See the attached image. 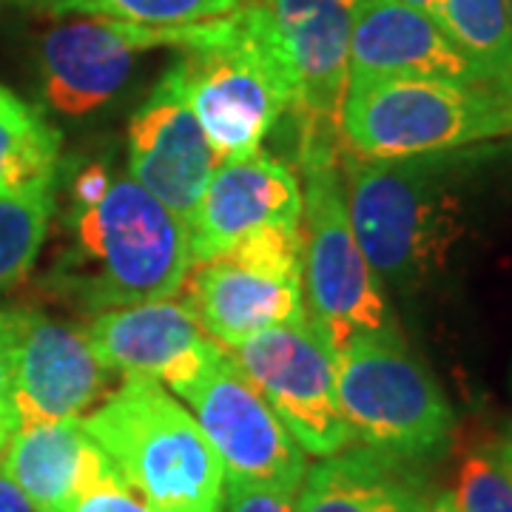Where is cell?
Here are the masks:
<instances>
[{
    "instance_id": "obj_17",
    "label": "cell",
    "mask_w": 512,
    "mask_h": 512,
    "mask_svg": "<svg viewBox=\"0 0 512 512\" xmlns=\"http://www.w3.org/2000/svg\"><path fill=\"white\" fill-rule=\"evenodd\" d=\"M185 305L225 350L262 330L308 319L302 276L265 274L228 256L197 262V271L188 276Z\"/></svg>"
},
{
    "instance_id": "obj_26",
    "label": "cell",
    "mask_w": 512,
    "mask_h": 512,
    "mask_svg": "<svg viewBox=\"0 0 512 512\" xmlns=\"http://www.w3.org/2000/svg\"><path fill=\"white\" fill-rule=\"evenodd\" d=\"M72 512H151V507L128 487L126 478H117L83 495Z\"/></svg>"
},
{
    "instance_id": "obj_5",
    "label": "cell",
    "mask_w": 512,
    "mask_h": 512,
    "mask_svg": "<svg viewBox=\"0 0 512 512\" xmlns=\"http://www.w3.org/2000/svg\"><path fill=\"white\" fill-rule=\"evenodd\" d=\"M336 396L350 439L384 456L424 464L456 433L444 390L396 325L353 333L336 350Z\"/></svg>"
},
{
    "instance_id": "obj_3",
    "label": "cell",
    "mask_w": 512,
    "mask_h": 512,
    "mask_svg": "<svg viewBox=\"0 0 512 512\" xmlns=\"http://www.w3.org/2000/svg\"><path fill=\"white\" fill-rule=\"evenodd\" d=\"M339 171L353 237L379 279L416 288L444 268L464 220L441 154L367 160L342 148Z\"/></svg>"
},
{
    "instance_id": "obj_11",
    "label": "cell",
    "mask_w": 512,
    "mask_h": 512,
    "mask_svg": "<svg viewBox=\"0 0 512 512\" xmlns=\"http://www.w3.org/2000/svg\"><path fill=\"white\" fill-rule=\"evenodd\" d=\"M188 26L80 18L46 32L40 43L43 94L63 114H89L126 86L134 57L148 49H180Z\"/></svg>"
},
{
    "instance_id": "obj_32",
    "label": "cell",
    "mask_w": 512,
    "mask_h": 512,
    "mask_svg": "<svg viewBox=\"0 0 512 512\" xmlns=\"http://www.w3.org/2000/svg\"><path fill=\"white\" fill-rule=\"evenodd\" d=\"M407 6H413V9H419L424 15H430V18L439 23V15H441V6H444V0H402Z\"/></svg>"
},
{
    "instance_id": "obj_23",
    "label": "cell",
    "mask_w": 512,
    "mask_h": 512,
    "mask_svg": "<svg viewBox=\"0 0 512 512\" xmlns=\"http://www.w3.org/2000/svg\"><path fill=\"white\" fill-rule=\"evenodd\" d=\"M20 9L37 15H86L146 23V26H185L222 18L245 0H15Z\"/></svg>"
},
{
    "instance_id": "obj_28",
    "label": "cell",
    "mask_w": 512,
    "mask_h": 512,
    "mask_svg": "<svg viewBox=\"0 0 512 512\" xmlns=\"http://www.w3.org/2000/svg\"><path fill=\"white\" fill-rule=\"evenodd\" d=\"M0 512H35L29 498L15 487V481L0 470Z\"/></svg>"
},
{
    "instance_id": "obj_12",
    "label": "cell",
    "mask_w": 512,
    "mask_h": 512,
    "mask_svg": "<svg viewBox=\"0 0 512 512\" xmlns=\"http://www.w3.org/2000/svg\"><path fill=\"white\" fill-rule=\"evenodd\" d=\"M94 356L126 379H154L171 390L194 382L214 365L220 348L185 302L154 299L94 316L86 328Z\"/></svg>"
},
{
    "instance_id": "obj_10",
    "label": "cell",
    "mask_w": 512,
    "mask_h": 512,
    "mask_svg": "<svg viewBox=\"0 0 512 512\" xmlns=\"http://www.w3.org/2000/svg\"><path fill=\"white\" fill-rule=\"evenodd\" d=\"M174 393L191 404L205 439L220 456L225 478H242L296 495L308 470L305 450L293 441L254 384L242 376L228 350Z\"/></svg>"
},
{
    "instance_id": "obj_31",
    "label": "cell",
    "mask_w": 512,
    "mask_h": 512,
    "mask_svg": "<svg viewBox=\"0 0 512 512\" xmlns=\"http://www.w3.org/2000/svg\"><path fill=\"white\" fill-rule=\"evenodd\" d=\"M493 456L498 458V464L510 473L512 478V427L498 439V444H495V450H493Z\"/></svg>"
},
{
    "instance_id": "obj_2",
    "label": "cell",
    "mask_w": 512,
    "mask_h": 512,
    "mask_svg": "<svg viewBox=\"0 0 512 512\" xmlns=\"http://www.w3.org/2000/svg\"><path fill=\"white\" fill-rule=\"evenodd\" d=\"M168 77L217 160H245L291 111L293 77L265 0L188 26Z\"/></svg>"
},
{
    "instance_id": "obj_25",
    "label": "cell",
    "mask_w": 512,
    "mask_h": 512,
    "mask_svg": "<svg viewBox=\"0 0 512 512\" xmlns=\"http://www.w3.org/2000/svg\"><path fill=\"white\" fill-rule=\"evenodd\" d=\"M296 495L265 487V484H251L242 478H225V495L222 504L225 512H296Z\"/></svg>"
},
{
    "instance_id": "obj_18",
    "label": "cell",
    "mask_w": 512,
    "mask_h": 512,
    "mask_svg": "<svg viewBox=\"0 0 512 512\" xmlns=\"http://www.w3.org/2000/svg\"><path fill=\"white\" fill-rule=\"evenodd\" d=\"M373 77L478 83L473 66L439 23L402 0H362L359 6L350 37L348 83Z\"/></svg>"
},
{
    "instance_id": "obj_34",
    "label": "cell",
    "mask_w": 512,
    "mask_h": 512,
    "mask_svg": "<svg viewBox=\"0 0 512 512\" xmlns=\"http://www.w3.org/2000/svg\"><path fill=\"white\" fill-rule=\"evenodd\" d=\"M507 15H510V26H512V0H507Z\"/></svg>"
},
{
    "instance_id": "obj_29",
    "label": "cell",
    "mask_w": 512,
    "mask_h": 512,
    "mask_svg": "<svg viewBox=\"0 0 512 512\" xmlns=\"http://www.w3.org/2000/svg\"><path fill=\"white\" fill-rule=\"evenodd\" d=\"M495 109H498V123H501V137H510L512 134V80L507 86H498L493 89Z\"/></svg>"
},
{
    "instance_id": "obj_13",
    "label": "cell",
    "mask_w": 512,
    "mask_h": 512,
    "mask_svg": "<svg viewBox=\"0 0 512 512\" xmlns=\"http://www.w3.org/2000/svg\"><path fill=\"white\" fill-rule=\"evenodd\" d=\"M217 165L194 111L163 74L128 123V177L188 222Z\"/></svg>"
},
{
    "instance_id": "obj_22",
    "label": "cell",
    "mask_w": 512,
    "mask_h": 512,
    "mask_svg": "<svg viewBox=\"0 0 512 512\" xmlns=\"http://www.w3.org/2000/svg\"><path fill=\"white\" fill-rule=\"evenodd\" d=\"M55 214V183L0 191V293L20 285L40 256Z\"/></svg>"
},
{
    "instance_id": "obj_8",
    "label": "cell",
    "mask_w": 512,
    "mask_h": 512,
    "mask_svg": "<svg viewBox=\"0 0 512 512\" xmlns=\"http://www.w3.org/2000/svg\"><path fill=\"white\" fill-rule=\"evenodd\" d=\"M293 77L299 168L339 160V117L350 80V37L362 0H265Z\"/></svg>"
},
{
    "instance_id": "obj_20",
    "label": "cell",
    "mask_w": 512,
    "mask_h": 512,
    "mask_svg": "<svg viewBox=\"0 0 512 512\" xmlns=\"http://www.w3.org/2000/svg\"><path fill=\"white\" fill-rule=\"evenodd\" d=\"M60 148L57 128L0 83V191L55 183Z\"/></svg>"
},
{
    "instance_id": "obj_14",
    "label": "cell",
    "mask_w": 512,
    "mask_h": 512,
    "mask_svg": "<svg viewBox=\"0 0 512 512\" xmlns=\"http://www.w3.org/2000/svg\"><path fill=\"white\" fill-rule=\"evenodd\" d=\"M302 188L291 165L265 151L217 165L200 202L185 222L191 262L228 254L239 239L265 225L299 228Z\"/></svg>"
},
{
    "instance_id": "obj_4",
    "label": "cell",
    "mask_w": 512,
    "mask_h": 512,
    "mask_svg": "<svg viewBox=\"0 0 512 512\" xmlns=\"http://www.w3.org/2000/svg\"><path fill=\"white\" fill-rule=\"evenodd\" d=\"M83 427L151 512H222L220 456L160 382L126 379Z\"/></svg>"
},
{
    "instance_id": "obj_16",
    "label": "cell",
    "mask_w": 512,
    "mask_h": 512,
    "mask_svg": "<svg viewBox=\"0 0 512 512\" xmlns=\"http://www.w3.org/2000/svg\"><path fill=\"white\" fill-rule=\"evenodd\" d=\"M0 470L35 512H72L94 487L123 478L83 419L20 424L3 447Z\"/></svg>"
},
{
    "instance_id": "obj_21",
    "label": "cell",
    "mask_w": 512,
    "mask_h": 512,
    "mask_svg": "<svg viewBox=\"0 0 512 512\" xmlns=\"http://www.w3.org/2000/svg\"><path fill=\"white\" fill-rule=\"evenodd\" d=\"M444 35L473 66L481 86L512 80V26L507 0H444L439 15Z\"/></svg>"
},
{
    "instance_id": "obj_30",
    "label": "cell",
    "mask_w": 512,
    "mask_h": 512,
    "mask_svg": "<svg viewBox=\"0 0 512 512\" xmlns=\"http://www.w3.org/2000/svg\"><path fill=\"white\" fill-rule=\"evenodd\" d=\"M20 427L18 410L12 399H0V450L6 447V441L12 439V433Z\"/></svg>"
},
{
    "instance_id": "obj_15",
    "label": "cell",
    "mask_w": 512,
    "mask_h": 512,
    "mask_svg": "<svg viewBox=\"0 0 512 512\" xmlns=\"http://www.w3.org/2000/svg\"><path fill=\"white\" fill-rule=\"evenodd\" d=\"M111 370L86 330L37 311H18V356L12 404L20 424L80 419L109 384Z\"/></svg>"
},
{
    "instance_id": "obj_7",
    "label": "cell",
    "mask_w": 512,
    "mask_h": 512,
    "mask_svg": "<svg viewBox=\"0 0 512 512\" xmlns=\"http://www.w3.org/2000/svg\"><path fill=\"white\" fill-rule=\"evenodd\" d=\"M302 296L308 322L339 350L353 333L396 325L382 291V279L370 268L353 237L342 188L339 160L302 168Z\"/></svg>"
},
{
    "instance_id": "obj_1",
    "label": "cell",
    "mask_w": 512,
    "mask_h": 512,
    "mask_svg": "<svg viewBox=\"0 0 512 512\" xmlns=\"http://www.w3.org/2000/svg\"><path fill=\"white\" fill-rule=\"evenodd\" d=\"M69 245L49 271V291L103 313L177 296L191 271L185 222L128 174L97 202H72Z\"/></svg>"
},
{
    "instance_id": "obj_6",
    "label": "cell",
    "mask_w": 512,
    "mask_h": 512,
    "mask_svg": "<svg viewBox=\"0 0 512 512\" xmlns=\"http://www.w3.org/2000/svg\"><path fill=\"white\" fill-rule=\"evenodd\" d=\"M342 148L367 160L447 154L501 137L490 86L373 77L348 83L339 117Z\"/></svg>"
},
{
    "instance_id": "obj_33",
    "label": "cell",
    "mask_w": 512,
    "mask_h": 512,
    "mask_svg": "<svg viewBox=\"0 0 512 512\" xmlns=\"http://www.w3.org/2000/svg\"><path fill=\"white\" fill-rule=\"evenodd\" d=\"M427 512H458V510H456V501H453V495L444 493V495H436V498L430 501Z\"/></svg>"
},
{
    "instance_id": "obj_27",
    "label": "cell",
    "mask_w": 512,
    "mask_h": 512,
    "mask_svg": "<svg viewBox=\"0 0 512 512\" xmlns=\"http://www.w3.org/2000/svg\"><path fill=\"white\" fill-rule=\"evenodd\" d=\"M18 356V311H0V399H12Z\"/></svg>"
},
{
    "instance_id": "obj_9",
    "label": "cell",
    "mask_w": 512,
    "mask_h": 512,
    "mask_svg": "<svg viewBox=\"0 0 512 512\" xmlns=\"http://www.w3.org/2000/svg\"><path fill=\"white\" fill-rule=\"evenodd\" d=\"M228 356L308 456L328 458L350 447L336 396V348L308 319L262 330Z\"/></svg>"
},
{
    "instance_id": "obj_24",
    "label": "cell",
    "mask_w": 512,
    "mask_h": 512,
    "mask_svg": "<svg viewBox=\"0 0 512 512\" xmlns=\"http://www.w3.org/2000/svg\"><path fill=\"white\" fill-rule=\"evenodd\" d=\"M450 495L458 512H512V478L493 453L464 458Z\"/></svg>"
},
{
    "instance_id": "obj_19",
    "label": "cell",
    "mask_w": 512,
    "mask_h": 512,
    "mask_svg": "<svg viewBox=\"0 0 512 512\" xmlns=\"http://www.w3.org/2000/svg\"><path fill=\"white\" fill-rule=\"evenodd\" d=\"M296 512H427L430 495L416 464L353 447L305 470Z\"/></svg>"
}]
</instances>
